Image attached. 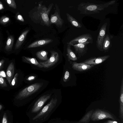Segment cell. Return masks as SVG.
I'll list each match as a JSON object with an SVG mask.
<instances>
[{
	"instance_id": "6da1fadb",
	"label": "cell",
	"mask_w": 123,
	"mask_h": 123,
	"mask_svg": "<svg viewBox=\"0 0 123 123\" xmlns=\"http://www.w3.org/2000/svg\"><path fill=\"white\" fill-rule=\"evenodd\" d=\"M54 5L50 4L48 7L44 5L39 3L30 12L29 16L31 19L36 23L43 25L49 26L50 25L49 14Z\"/></svg>"
},
{
	"instance_id": "7a4b0ae2",
	"label": "cell",
	"mask_w": 123,
	"mask_h": 123,
	"mask_svg": "<svg viewBox=\"0 0 123 123\" xmlns=\"http://www.w3.org/2000/svg\"><path fill=\"white\" fill-rule=\"evenodd\" d=\"M57 103L56 97L52 98L38 113L32 118V123H42L47 120L57 108Z\"/></svg>"
},
{
	"instance_id": "3957f363",
	"label": "cell",
	"mask_w": 123,
	"mask_h": 123,
	"mask_svg": "<svg viewBox=\"0 0 123 123\" xmlns=\"http://www.w3.org/2000/svg\"><path fill=\"white\" fill-rule=\"evenodd\" d=\"M115 0H113L103 4H96L87 2H82L78 6V10L80 13L86 15H90L99 13V11L104 9L109 6L115 3Z\"/></svg>"
},
{
	"instance_id": "277c9868",
	"label": "cell",
	"mask_w": 123,
	"mask_h": 123,
	"mask_svg": "<svg viewBox=\"0 0 123 123\" xmlns=\"http://www.w3.org/2000/svg\"><path fill=\"white\" fill-rule=\"evenodd\" d=\"M43 85L42 83H36L28 86L19 92L17 98L21 99L27 97L38 91Z\"/></svg>"
},
{
	"instance_id": "5b68a950",
	"label": "cell",
	"mask_w": 123,
	"mask_h": 123,
	"mask_svg": "<svg viewBox=\"0 0 123 123\" xmlns=\"http://www.w3.org/2000/svg\"><path fill=\"white\" fill-rule=\"evenodd\" d=\"M107 118L114 120L115 119L112 115L107 111L98 109L94 111L92 115L91 120L97 121Z\"/></svg>"
},
{
	"instance_id": "8992f818",
	"label": "cell",
	"mask_w": 123,
	"mask_h": 123,
	"mask_svg": "<svg viewBox=\"0 0 123 123\" xmlns=\"http://www.w3.org/2000/svg\"><path fill=\"white\" fill-rule=\"evenodd\" d=\"M51 94H48L43 95L35 102L31 110L32 113L38 112L43 107L46 102L50 98Z\"/></svg>"
},
{
	"instance_id": "52a82bcc",
	"label": "cell",
	"mask_w": 123,
	"mask_h": 123,
	"mask_svg": "<svg viewBox=\"0 0 123 123\" xmlns=\"http://www.w3.org/2000/svg\"><path fill=\"white\" fill-rule=\"evenodd\" d=\"M93 38L91 35L89 33L80 35L71 40L67 43L71 46L78 44L89 42L90 43H93Z\"/></svg>"
},
{
	"instance_id": "ba28073f",
	"label": "cell",
	"mask_w": 123,
	"mask_h": 123,
	"mask_svg": "<svg viewBox=\"0 0 123 123\" xmlns=\"http://www.w3.org/2000/svg\"><path fill=\"white\" fill-rule=\"evenodd\" d=\"M55 6V12L50 15V25L52 24H55L57 27L60 28L62 25L64 21L61 17L58 6L56 4Z\"/></svg>"
},
{
	"instance_id": "9c48e42d",
	"label": "cell",
	"mask_w": 123,
	"mask_h": 123,
	"mask_svg": "<svg viewBox=\"0 0 123 123\" xmlns=\"http://www.w3.org/2000/svg\"><path fill=\"white\" fill-rule=\"evenodd\" d=\"M51 55L50 58L45 62L39 63L43 67L45 68H49L57 63L59 59L58 53L55 51H50Z\"/></svg>"
},
{
	"instance_id": "30bf717a",
	"label": "cell",
	"mask_w": 123,
	"mask_h": 123,
	"mask_svg": "<svg viewBox=\"0 0 123 123\" xmlns=\"http://www.w3.org/2000/svg\"><path fill=\"white\" fill-rule=\"evenodd\" d=\"M106 23L101 26L99 30L96 41V45L97 49L100 51H103L102 44L106 35V31L107 25Z\"/></svg>"
},
{
	"instance_id": "8fae6325",
	"label": "cell",
	"mask_w": 123,
	"mask_h": 123,
	"mask_svg": "<svg viewBox=\"0 0 123 123\" xmlns=\"http://www.w3.org/2000/svg\"><path fill=\"white\" fill-rule=\"evenodd\" d=\"M110 57V55H106L97 57H92L86 59L82 62L87 64L95 65L103 63Z\"/></svg>"
},
{
	"instance_id": "7c38bea8",
	"label": "cell",
	"mask_w": 123,
	"mask_h": 123,
	"mask_svg": "<svg viewBox=\"0 0 123 123\" xmlns=\"http://www.w3.org/2000/svg\"><path fill=\"white\" fill-rule=\"evenodd\" d=\"M89 43H90L86 42L72 46L74 47L75 52L78 54V56L80 57L87 53L88 49L87 45Z\"/></svg>"
},
{
	"instance_id": "4fadbf2b",
	"label": "cell",
	"mask_w": 123,
	"mask_h": 123,
	"mask_svg": "<svg viewBox=\"0 0 123 123\" xmlns=\"http://www.w3.org/2000/svg\"><path fill=\"white\" fill-rule=\"evenodd\" d=\"M95 65L87 64L82 62L77 63L73 62L72 64V68L74 70L79 72H83L92 68Z\"/></svg>"
},
{
	"instance_id": "5bb4252c",
	"label": "cell",
	"mask_w": 123,
	"mask_h": 123,
	"mask_svg": "<svg viewBox=\"0 0 123 123\" xmlns=\"http://www.w3.org/2000/svg\"><path fill=\"white\" fill-rule=\"evenodd\" d=\"M53 41L50 39H44L39 40L34 42L30 44L27 47L28 48H31L41 46L48 44Z\"/></svg>"
},
{
	"instance_id": "9a60e30c",
	"label": "cell",
	"mask_w": 123,
	"mask_h": 123,
	"mask_svg": "<svg viewBox=\"0 0 123 123\" xmlns=\"http://www.w3.org/2000/svg\"><path fill=\"white\" fill-rule=\"evenodd\" d=\"M14 64L13 62H11L9 65L6 70V78L10 85L14 77Z\"/></svg>"
},
{
	"instance_id": "2e32d148",
	"label": "cell",
	"mask_w": 123,
	"mask_h": 123,
	"mask_svg": "<svg viewBox=\"0 0 123 123\" xmlns=\"http://www.w3.org/2000/svg\"><path fill=\"white\" fill-rule=\"evenodd\" d=\"M113 37L112 36L106 34L102 44V49L104 53L108 52L112 46L111 40Z\"/></svg>"
},
{
	"instance_id": "e0dca14e",
	"label": "cell",
	"mask_w": 123,
	"mask_h": 123,
	"mask_svg": "<svg viewBox=\"0 0 123 123\" xmlns=\"http://www.w3.org/2000/svg\"><path fill=\"white\" fill-rule=\"evenodd\" d=\"M29 31L27 29L24 31L19 37L17 40L15 46L16 49H19L21 47L25 41L26 35Z\"/></svg>"
},
{
	"instance_id": "ac0fdd59",
	"label": "cell",
	"mask_w": 123,
	"mask_h": 123,
	"mask_svg": "<svg viewBox=\"0 0 123 123\" xmlns=\"http://www.w3.org/2000/svg\"><path fill=\"white\" fill-rule=\"evenodd\" d=\"M22 60L25 62L32 64L39 68H43V66L35 58L23 56L22 57Z\"/></svg>"
},
{
	"instance_id": "d6986e66",
	"label": "cell",
	"mask_w": 123,
	"mask_h": 123,
	"mask_svg": "<svg viewBox=\"0 0 123 123\" xmlns=\"http://www.w3.org/2000/svg\"><path fill=\"white\" fill-rule=\"evenodd\" d=\"M66 15L67 20L73 26L78 28L82 27L81 24L71 15L68 13H66Z\"/></svg>"
},
{
	"instance_id": "ffe728a7",
	"label": "cell",
	"mask_w": 123,
	"mask_h": 123,
	"mask_svg": "<svg viewBox=\"0 0 123 123\" xmlns=\"http://www.w3.org/2000/svg\"><path fill=\"white\" fill-rule=\"evenodd\" d=\"M71 46L69 44H68L67 46V52L68 60L69 61L70 60L75 61L77 60V58L71 49Z\"/></svg>"
},
{
	"instance_id": "44dd1931",
	"label": "cell",
	"mask_w": 123,
	"mask_h": 123,
	"mask_svg": "<svg viewBox=\"0 0 123 123\" xmlns=\"http://www.w3.org/2000/svg\"><path fill=\"white\" fill-rule=\"evenodd\" d=\"M93 112V110L88 112L78 122L75 123H88L91 120V118Z\"/></svg>"
},
{
	"instance_id": "7402d4cb",
	"label": "cell",
	"mask_w": 123,
	"mask_h": 123,
	"mask_svg": "<svg viewBox=\"0 0 123 123\" xmlns=\"http://www.w3.org/2000/svg\"><path fill=\"white\" fill-rule=\"evenodd\" d=\"M14 41V38L12 36H9L7 38L5 49L7 51H10L12 49Z\"/></svg>"
},
{
	"instance_id": "603a6c76",
	"label": "cell",
	"mask_w": 123,
	"mask_h": 123,
	"mask_svg": "<svg viewBox=\"0 0 123 123\" xmlns=\"http://www.w3.org/2000/svg\"><path fill=\"white\" fill-rule=\"evenodd\" d=\"M48 54L47 51L43 50L37 52L36 55L39 59L43 61H47L48 59Z\"/></svg>"
},
{
	"instance_id": "cb8c5ba5",
	"label": "cell",
	"mask_w": 123,
	"mask_h": 123,
	"mask_svg": "<svg viewBox=\"0 0 123 123\" xmlns=\"http://www.w3.org/2000/svg\"><path fill=\"white\" fill-rule=\"evenodd\" d=\"M119 117L122 122L123 119V98H119Z\"/></svg>"
},
{
	"instance_id": "d4e9b609",
	"label": "cell",
	"mask_w": 123,
	"mask_h": 123,
	"mask_svg": "<svg viewBox=\"0 0 123 123\" xmlns=\"http://www.w3.org/2000/svg\"><path fill=\"white\" fill-rule=\"evenodd\" d=\"M9 6L14 9L17 8L16 3L14 0H6Z\"/></svg>"
},
{
	"instance_id": "484cf974",
	"label": "cell",
	"mask_w": 123,
	"mask_h": 123,
	"mask_svg": "<svg viewBox=\"0 0 123 123\" xmlns=\"http://www.w3.org/2000/svg\"><path fill=\"white\" fill-rule=\"evenodd\" d=\"M10 20L9 18L6 16H3L0 19V23L3 24H5L7 23Z\"/></svg>"
},
{
	"instance_id": "4316f807",
	"label": "cell",
	"mask_w": 123,
	"mask_h": 123,
	"mask_svg": "<svg viewBox=\"0 0 123 123\" xmlns=\"http://www.w3.org/2000/svg\"><path fill=\"white\" fill-rule=\"evenodd\" d=\"M0 86L3 87L7 86L6 81L3 77H0Z\"/></svg>"
},
{
	"instance_id": "83f0119b",
	"label": "cell",
	"mask_w": 123,
	"mask_h": 123,
	"mask_svg": "<svg viewBox=\"0 0 123 123\" xmlns=\"http://www.w3.org/2000/svg\"><path fill=\"white\" fill-rule=\"evenodd\" d=\"M70 76V73L68 71H66L64 76L63 80L64 82H66L68 80Z\"/></svg>"
},
{
	"instance_id": "f1b7e54d",
	"label": "cell",
	"mask_w": 123,
	"mask_h": 123,
	"mask_svg": "<svg viewBox=\"0 0 123 123\" xmlns=\"http://www.w3.org/2000/svg\"><path fill=\"white\" fill-rule=\"evenodd\" d=\"M18 73H17L15 74L14 76L10 85L11 86H14L15 84V83H16L18 78Z\"/></svg>"
},
{
	"instance_id": "f546056e",
	"label": "cell",
	"mask_w": 123,
	"mask_h": 123,
	"mask_svg": "<svg viewBox=\"0 0 123 123\" xmlns=\"http://www.w3.org/2000/svg\"><path fill=\"white\" fill-rule=\"evenodd\" d=\"M17 20L20 21L22 22L24 21V19L21 15L20 14H18L17 16Z\"/></svg>"
},
{
	"instance_id": "4dcf8cb0",
	"label": "cell",
	"mask_w": 123,
	"mask_h": 123,
	"mask_svg": "<svg viewBox=\"0 0 123 123\" xmlns=\"http://www.w3.org/2000/svg\"><path fill=\"white\" fill-rule=\"evenodd\" d=\"M36 77L34 76H31L29 77L26 79L28 81H31L34 80L35 78Z\"/></svg>"
},
{
	"instance_id": "1f68e13d",
	"label": "cell",
	"mask_w": 123,
	"mask_h": 123,
	"mask_svg": "<svg viewBox=\"0 0 123 123\" xmlns=\"http://www.w3.org/2000/svg\"><path fill=\"white\" fill-rule=\"evenodd\" d=\"M0 77L6 78L5 73L4 71H1L0 72Z\"/></svg>"
},
{
	"instance_id": "d6a6232c",
	"label": "cell",
	"mask_w": 123,
	"mask_h": 123,
	"mask_svg": "<svg viewBox=\"0 0 123 123\" xmlns=\"http://www.w3.org/2000/svg\"><path fill=\"white\" fill-rule=\"evenodd\" d=\"M104 123H118L116 121L108 120L105 122Z\"/></svg>"
},
{
	"instance_id": "836d02e7",
	"label": "cell",
	"mask_w": 123,
	"mask_h": 123,
	"mask_svg": "<svg viewBox=\"0 0 123 123\" xmlns=\"http://www.w3.org/2000/svg\"><path fill=\"white\" fill-rule=\"evenodd\" d=\"M5 62V60H2L0 61V69L2 68Z\"/></svg>"
},
{
	"instance_id": "e575fe53",
	"label": "cell",
	"mask_w": 123,
	"mask_h": 123,
	"mask_svg": "<svg viewBox=\"0 0 123 123\" xmlns=\"http://www.w3.org/2000/svg\"><path fill=\"white\" fill-rule=\"evenodd\" d=\"M4 8V7L2 3L0 1V10L3 9Z\"/></svg>"
},
{
	"instance_id": "d590c367",
	"label": "cell",
	"mask_w": 123,
	"mask_h": 123,
	"mask_svg": "<svg viewBox=\"0 0 123 123\" xmlns=\"http://www.w3.org/2000/svg\"><path fill=\"white\" fill-rule=\"evenodd\" d=\"M2 123H7V121L6 118L4 117L2 119Z\"/></svg>"
},
{
	"instance_id": "8d00e7d4",
	"label": "cell",
	"mask_w": 123,
	"mask_h": 123,
	"mask_svg": "<svg viewBox=\"0 0 123 123\" xmlns=\"http://www.w3.org/2000/svg\"></svg>"
}]
</instances>
